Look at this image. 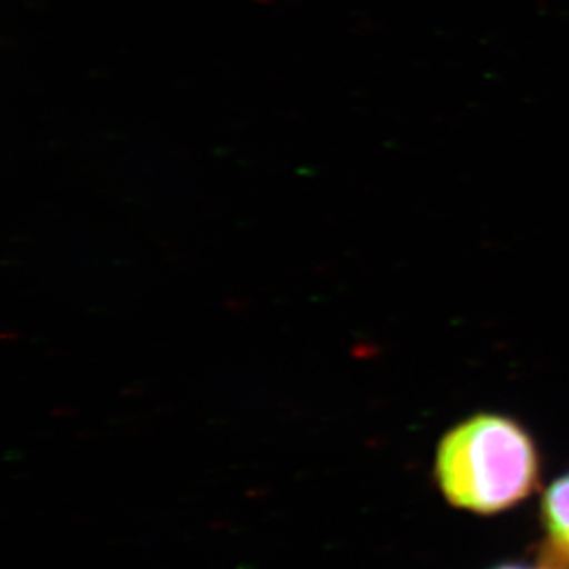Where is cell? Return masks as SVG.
I'll use <instances>...</instances> for the list:
<instances>
[{
    "label": "cell",
    "instance_id": "1",
    "mask_svg": "<svg viewBox=\"0 0 569 569\" xmlns=\"http://www.w3.org/2000/svg\"><path fill=\"white\" fill-rule=\"evenodd\" d=\"M537 446L506 415L479 413L439 442L436 478L446 501L476 515H496L531 495L538 483Z\"/></svg>",
    "mask_w": 569,
    "mask_h": 569
},
{
    "label": "cell",
    "instance_id": "2",
    "mask_svg": "<svg viewBox=\"0 0 569 569\" xmlns=\"http://www.w3.org/2000/svg\"><path fill=\"white\" fill-rule=\"evenodd\" d=\"M542 518L549 546L569 565V472L555 479L546 490Z\"/></svg>",
    "mask_w": 569,
    "mask_h": 569
},
{
    "label": "cell",
    "instance_id": "3",
    "mask_svg": "<svg viewBox=\"0 0 569 569\" xmlns=\"http://www.w3.org/2000/svg\"><path fill=\"white\" fill-rule=\"evenodd\" d=\"M495 569H548L543 568V566H531V565H503L498 566Z\"/></svg>",
    "mask_w": 569,
    "mask_h": 569
}]
</instances>
